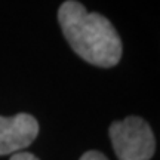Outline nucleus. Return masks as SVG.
<instances>
[{
	"mask_svg": "<svg viewBox=\"0 0 160 160\" xmlns=\"http://www.w3.org/2000/svg\"><path fill=\"white\" fill-rule=\"evenodd\" d=\"M108 135L119 160H150L154 156V135L141 117L129 116L125 120L113 122Z\"/></svg>",
	"mask_w": 160,
	"mask_h": 160,
	"instance_id": "2",
	"label": "nucleus"
},
{
	"mask_svg": "<svg viewBox=\"0 0 160 160\" xmlns=\"http://www.w3.org/2000/svg\"><path fill=\"white\" fill-rule=\"evenodd\" d=\"M80 160H108L102 153L99 151H88L80 157Z\"/></svg>",
	"mask_w": 160,
	"mask_h": 160,
	"instance_id": "4",
	"label": "nucleus"
},
{
	"mask_svg": "<svg viewBox=\"0 0 160 160\" xmlns=\"http://www.w3.org/2000/svg\"><path fill=\"white\" fill-rule=\"evenodd\" d=\"M39 135V123L31 114L19 113L12 117L0 116V156L27 148Z\"/></svg>",
	"mask_w": 160,
	"mask_h": 160,
	"instance_id": "3",
	"label": "nucleus"
},
{
	"mask_svg": "<svg viewBox=\"0 0 160 160\" xmlns=\"http://www.w3.org/2000/svg\"><path fill=\"white\" fill-rule=\"evenodd\" d=\"M9 160H39L36 156L30 154V153H15Z\"/></svg>",
	"mask_w": 160,
	"mask_h": 160,
	"instance_id": "5",
	"label": "nucleus"
},
{
	"mask_svg": "<svg viewBox=\"0 0 160 160\" xmlns=\"http://www.w3.org/2000/svg\"><path fill=\"white\" fill-rule=\"evenodd\" d=\"M58 21L71 49L86 62L110 68L120 61L122 40L105 17L89 13L82 3L67 0L58 9Z\"/></svg>",
	"mask_w": 160,
	"mask_h": 160,
	"instance_id": "1",
	"label": "nucleus"
}]
</instances>
